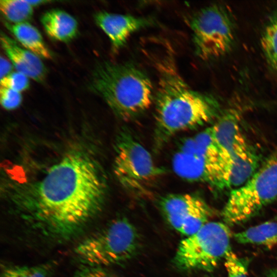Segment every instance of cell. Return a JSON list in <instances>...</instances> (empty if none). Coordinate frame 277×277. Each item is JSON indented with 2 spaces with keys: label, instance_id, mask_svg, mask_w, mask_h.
Segmentation results:
<instances>
[{
  "label": "cell",
  "instance_id": "15",
  "mask_svg": "<svg viewBox=\"0 0 277 277\" xmlns=\"http://www.w3.org/2000/svg\"><path fill=\"white\" fill-rule=\"evenodd\" d=\"M5 25L27 50L39 57L52 58L51 52L46 45L39 31L34 26L28 22L13 24L5 23Z\"/></svg>",
  "mask_w": 277,
  "mask_h": 277
},
{
  "label": "cell",
  "instance_id": "25",
  "mask_svg": "<svg viewBox=\"0 0 277 277\" xmlns=\"http://www.w3.org/2000/svg\"><path fill=\"white\" fill-rule=\"evenodd\" d=\"M27 2L33 7L44 4L46 3H49V1H27Z\"/></svg>",
  "mask_w": 277,
  "mask_h": 277
},
{
  "label": "cell",
  "instance_id": "7",
  "mask_svg": "<svg viewBox=\"0 0 277 277\" xmlns=\"http://www.w3.org/2000/svg\"><path fill=\"white\" fill-rule=\"evenodd\" d=\"M231 231L225 223L208 222L180 243L175 263L184 270L211 271L231 248Z\"/></svg>",
  "mask_w": 277,
  "mask_h": 277
},
{
  "label": "cell",
  "instance_id": "9",
  "mask_svg": "<svg viewBox=\"0 0 277 277\" xmlns=\"http://www.w3.org/2000/svg\"><path fill=\"white\" fill-rule=\"evenodd\" d=\"M159 204L170 225L186 236L197 232L213 213L203 199L193 194H168L160 198Z\"/></svg>",
  "mask_w": 277,
  "mask_h": 277
},
{
  "label": "cell",
  "instance_id": "4",
  "mask_svg": "<svg viewBox=\"0 0 277 277\" xmlns=\"http://www.w3.org/2000/svg\"><path fill=\"white\" fill-rule=\"evenodd\" d=\"M138 234L128 220L117 219L80 243L78 260L90 268H101L127 261L137 251Z\"/></svg>",
  "mask_w": 277,
  "mask_h": 277
},
{
  "label": "cell",
  "instance_id": "14",
  "mask_svg": "<svg viewBox=\"0 0 277 277\" xmlns=\"http://www.w3.org/2000/svg\"><path fill=\"white\" fill-rule=\"evenodd\" d=\"M41 22L46 33L54 40L67 43L77 34V21L64 10H49L42 16Z\"/></svg>",
  "mask_w": 277,
  "mask_h": 277
},
{
  "label": "cell",
  "instance_id": "11",
  "mask_svg": "<svg viewBox=\"0 0 277 277\" xmlns=\"http://www.w3.org/2000/svg\"><path fill=\"white\" fill-rule=\"evenodd\" d=\"M96 24L109 38L113 50L118 51L132 34L153 24L151 18L100 11L94 15Z\"/></svg>",
  "mask_w": 277,
  "mask_h": 277
},
{
  "label": "cell",
  "instance_id": "26",
  "mask_svg": "<svg viewBox=\"0 0 277 277\" xmlns=\"http://www.w3.org/2000/svg\"><path fill=\"white\" fill-rule=\"evenodd\" d=\"M267 277H277V267L268 271L267 273Z\"/></svg>",
  "mask_w": 277,
  "mask_h": 277
},
{
  "label": "cell",
  "instance_id": "12",
  "mask_svg": "<svg viewBox=\"0 0 277 277\" xmlns=\"http://www.w3.org/2000/svg\"><path fill=\"white\" fill-rule=\"evenodd\" d=\"M212 126L221 150L227 153L231 160L258 155L243 135L236 112H230L224 114Z\"/></svg>",
  "mask_w": 277,
  "mask_h": 277
},
{
  "label": "cell",
  "instance_id": "1",
  "mask_svg": "<svg viewBox=\"0 0 277 277\" xmlns=\"http://www.w3.org/2000/svg\"><path fill=\"white\" fill-rule=\"evenodd\" d=\"M106 193L102 170L88 155L69 153L50 168L33 193L16 202L21 217L46 238L66 240L101 209Z\"/></svg>",
  "mask_w": 277,
  "mask_h": 277
},
{
  "label": "cell",
  "instance_id": "2",
  "mask_svg": "<svg viewBox=\"0 0 277 277\" xmlns=\"http://www.w3.org/2000/svg\"><path fill=\"white\" fill-rule=\"evenodd\" d=\"M156 71L154 147L160 150L175 134L211 121L219 109L213 95L192 89L182 76L171 44L152 37L142 49Z\"/></svg>",
  "mask_w": 277,
  "mask_h": 277
},
{
  "label": "cell",
  "instance_id": "8",
  "mask_svg": "<svg viewBox=\"0 0 277 277\" xmlns=\"http://www.w3.org/2000/svg\"><path fill=\"white\" fill-rule=\"evenodd\" d=\"M115 176L121 185L133 192L145 187L165 172L157 166L149 152L127 131L118 135L113 164Z\"/></svg>",
  "mask_w": 277,
  "mask_h": 277
},
{
  "label": "cell",
  "instance_id": "3",
  "mask_svg": "<svg viewBox=\"0 0 277 277\" xmlns=\"http://www.w3.org/2000/svg\"><path fill=\"white\" fill-rule=\"evenodd\" d=\"M88 87L124 121L131 120L147 110L154 97L150 78L130 63H99L92 71Z\"/></svg>",
  "mask_w": 277,
  "mask_h": 277
},
{
  "label": "cell",
  "instance_id": "6",
  "mask_svg": "<svg viewBox=\"0 0 277 277\" xmlns=\"http://www.w3.org/2000/svg\"><path fill=\"white\" fill-rule=\"evenodd\" d=\"M277 199V158L265 163L244 184L233 189L222 212L225 224L243 223Z\"/></svg>",
  "mask_w": 277,
  "mask_h": 277
},
{
  "label": "cell",
  "instance_id": "21",
  "mask_svg": "<svg viewBox=\"0 0 277 277\" xmlns=\"http://www.w3.org/2000/svg\"><path fill=\"white\" fill-rule=\"evenodd\" d=\"M28 77L18 72H11L1 79V87L21 92L28 89L30 85Z\"/></svg>",
  "mask_w": 277,
  "mask_h": 277
},
{
  "label": "cell",
  "instance_id": "24",
  "mask_svg": "<svg viewBox=\"0 0 277 277\" xmlns=\"http://www.w3.org/2000/svg\"><path fill=\"white\" fill-rule=\"evenodd\" d=\"M0 77L1 79L8 75L11 73L13 65L3 56L0 58Z\"/></svg>",
  "mask_w": 277,
  "mask_h": 277
},
{
  "label": "cell",
  "instance_id": "19",
  "mask_svg": "<svg viewBox=\"0 0 277 277\" xmlns=\"http://www.w3.org/2000/svg\"><path fill=\"white\" fill-rule=\"evenodd\" d=\"M224 260L227 277H248L249 263L248 259L239 257L230 249L226 253Z\"/></svg>",
  "mask_w": 277,
  "mask_h": 277
},
{
  "label": "cell",
  "instance_id": "20",
  "mask_svg": "<svg viewBox=\"0 0 277 277\" xmlns=\"http://www.w3.org/2000/svg\"><path fill=\"white\" fill-rule=\"evenodd\" d=\"M50 266L47 264L34 266H15L5 269L2 277H48Z\"/></svg>",
  "mask_w": 277,
  "mask_h": 277
},
{
  "label": "cell",
  "instance_id": "5",
  "mask_svg": "<svg viewBox=\"0 0 277 277\" xmlns=\"http://www.w3.org/2000/svg\"><path fill=\"white\" fill-rule=\"evenodd\" d=\"M192 31L196 55L204 61L221 57L233 49L236 37L233 16L226 6L213 4L199 10L191 17Z\"/></svg>",
  "mask_w": 277,
  "mask_h": 277
},
{
  "label": "cell",
  "instance_id": "23",
  "mask_svg": "<svg viewBox=\"0 0 277 277\" xmlns=\"http://www.w3.org/2000/svg\"><path fill=\"white\" fill-rule=\"evenodd\" d=\"M75 277H111L102 268H90Z\"/></svg>",
  "mask_w": 277,
  "mask_h": 277
},
{
  "label": "cell",
  "instance_id": "22",
  "mask_svg": "<svg viewBox=\"0 0 277 277\" xmlns=\"http://www.w3.org/2000/svg\"><path fill=\"white\" fill-rule=\"evenodd\" d=\"M0 101L2 106L7 110H12L18 107L22 101L21 92L1 87Z\"/></svg>",
  "mask_w": 277,
  "mask_h": 277
},
{
  "label": "cell",
  "instance_id": "10",
  "mask_svg": "<svg viewBox=\"0 0 277 277\" xmlns=\"http://www.w3.org/2000/svg\"><path fill=\"white\" fill-rule=\"evenodd\" d=\"M172 168L177 176L188 182L204 183L220 189L225 188L220 167L183 144L173 156Z\"/></svg>",
  "mask_w": 277,
  "mask_h": 277
},
{
  "label": "cell",
  "instance_id": "13",
  "mask_svg": "<svg viewBox=\"0 0 277 277\" xmlns=\"http://www.w3.org/2000/svg\"><path fill=\"white\" fill-rule=\"evenodd\" d=\"M1 44L13 67L29 78L42 83L46 77L47 70L40 57L21 47L5 33H1Z\"/></svg>",
  "mask_w": 277,
  "mask_h": 277
},
{
  "label": "cell",
  "instance_id": "18",
  "mask_svg": "<svg viewBox=\"0 0 277 277\" xmlns=\"http://www.w3.org/2000/svg\"><path fill=\"white\" fill-rule=\"evenodd\" d=\"M33 6L26 0H1L0 9L5 17L13 24L27 22L33 13Z\"/></svg>",
  "mask_w": 277,
  "mask_h": 277
},
{
  "label": "cell",
  "instance_id": "17",
  "mask_svg": "<svg viewBox=\"0 0 277 277\" xmlns=\"http://www.w3.org/2000/svg\"><path fill=\"white\" fill-rule=\"evenodd\" d=\"M260 44L268 68L277 73V8L269 16L260 38Z\"/></svg>",
  "mask_w": 277,
  "mask_h": 277
},
{
  "label": "cell",
  "instance_id": "16",
  "mask_svg": "<svg viewBox=\"0 0 277 277\" xmlns=\"http://www.w3.org/2000/svg\"><path fill=\"white\" fill-rule=\"evenodd\" d=\"M235 241L241 244L277 246V222H266L234 234Z\"/></svg>",
  "mask_w": 277,
  "mask_h": 277
}]
</instances>
